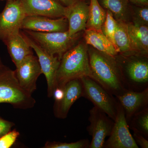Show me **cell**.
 I'll return each mask as SVG.
<instances>
[{
	"label": "cell",
	"instance_id": "f546056e",
	"mask_svg": "<svg viewBox=\"0 0 148 148\" xmlns=\"http://www.w3.org/2000/svg\"><path fill=\"white\" fill-rule=\"evenodd\" d=\"M64 94V87L62 88L57 86L56 88L53 93V96L55 100V102H58L61 101L63 99Z\"/></svg>",
	"mask_w": 148,
	"mask_h": 148
},
{
	"label": "cell",
	"instance_id": "30bf717a",
	"mask_svg": "<svg viewBox=\"0 0 148 148\" xmlns=\"http://www.w3.org/2000/svg\"><path fill=\"white\" fill-rule=\"evenodd\" d=\"M123 79L127 90L142 91L148 88V62L144 58L130 59L124 67Z\"/></svg>",
	"mask_w": 148,
	"mask_h": 148
},
{
	"label": "cell",
	"instance_id": "d6986e66",
	"mask_svg": "<svg viewBox=\"0 0 148 148\" xmlns=\"http://www.w3.org/2000/svg\"><path fill=\"white\" fill-rule=\"evenodd\" d=\"M85 31V40L87 44L96 50L114 57L118 54L114 46L102 32L88 29Z\"/></svg>",
	"mask_w": 148,
	"mask_h": 148
},
{
	"label": "cell",
	"instance_id": "6da1fadb",
	"mask_svg": "<svg viewBox=\"0 0 148 148\" xmlns=\"http://www.w3.org/2000/svg\"><path fill=\"white\" fill-rule=\"evenodd\" d=\"M88 53L91 78L115 97L127 90L115 57L93 48L88 49Z\"/></svg>",
	"mask_w": 148,
	"mask_h": 148
},
{
	"label": "cell",
	"instance_id": "9c48e42d",
	"mask_svg": "<svg viewBox=\"0 0 148 148\" xmlns=\"http://www.w3.org/2000/svg\"><path fill=\"white\" fill-rule=\"evenodd\" d=\"M21 32L36 54L42 74L45 76L47 82L48 97L51 98L57 87L56 76L61 59L57 56L49 54L34 40Z\"/></svg>",
	"mask_w": 148,
	"mask_h": 148
},
{
	"label": "cell",
	"instance_id": "603a6c76",
	"mask_svg": "<svg viewBox=\"0 0 148 148\" xmlns=\"http://www.w3.org/2000/svg\"><path fill=\"white\" fill-rule=\"evenodd\" d=\"M128 124L130 128L137 130L146 138H148V108L135 114Z\"/></svg>",
	"mask_w": 148,
	"mask_h": 148
},
{
	"label": "cell",
	"instance_id": "ac0fdd59",
	"mask_svg": "<svg viewBox=\"0 0 148 148\" xmlns=\"http://www.w3.org/2000/svg\"><path fill=\"white\" fill-rule=\"evenodd\" d=\"M127 28L132 53L147 55L148 52L147 26L130 23L127 24Z\"/></svg>",
	"mask_w": 148,
	"mask_h": 148
},
{
	"label": "cell",
	"instance_id": "836d02e7",
	"mask_svg": "<svg viewBox=\"0 0 148 148\" xmlns=\"http://www.w3.org/2000/svg\"><path fill=\"white\" fill-rule=\"evenodd\" d=\"M6 1V0H0V1Z\"/></svg>",
	"mask_w": 148,
	"mask_h": 148
},
{
	"label": "cell",
	"instance_id": "5bb4252c",
	"mask_svg": "<svg viewBox=\"0 0 148 148\" xmlns=\"http://www.w3.org/2000/svg\"><path fill=\"white\" fill-rule=\"evenodd\" d=\"M115 97L124 110L128 123L135 114L148 108V88L142 91L127 90Z\"/></svg>",
	"mask_w": 148,
	"mask_h": 148
},
{
	"label": "cell",
	"instance_id": "e0dca14e",
	"mask_svg": "<svg viewBox=\"0 0 148 148\" xmlns=\"http://www.w3.org/2000/svg\"><path fill=\"white\" fill-rule=\"evenodd\" d=\"M12 60L16 67L28 56L33 54V49L21 32L8 37L3 42Z\"/></svg>",
	"mask_w": 148,
	"mask_h": 148
},
{
	"label": "cell",
	"instance_id": "d6a6232c",
	"mask_svg": "<svg viewBox=\"0 0 148 148\" xmlns=\"http://www.w3.org/2000/svg\"><path fill=\"white\" fill-rule=\"evenodd\" d=\"M3 65L2 62L1 60V58H0V67H1Z\"/></svg>",
	"mask_w": 148,
	"mask_h": 148
},
{
	"label": "cell",
	"instance_id": "83f0119b",
	"mask_svg": "<svg viewBox=\"0 0 148 148\" xmlns=\"http://www.w3.org/2000/svg\"><path fill=\"white\" fill-rule=\"evenodd\" d=\"M133 130V134L132 135L135 143L138 146H140L142 148H148V140L146 139L145 137L135 130Z\"/></svg>",
	"mask_w": 148,
	"mask_h": 148
},
{
	"label": "cell",
	"instance_id": "2e32d148",
	"mask_svg": "<svg viewBox=\"0 0 148 148\" xmlns=\"http://www.w3.org/2000/svg\"><path fill=\"white\" fill-rule=\"evenodd\" d=\"M89 6L83 0H77L72 5L66 7L65 17L69 23V34H76L86 29Z\"/></svg>",
	"mask_w": 148,
	"mask_h": 148
},
{
	"label": "cell",
	"instance_id": "277c9868",
	"mask_svg": "<svg viewBox=\"0 0 148 148\" xmlns=\"http://www.w3.org/2000/svg\"><path fill=\"white\" fill-rule=\"evenodd\" d=\"M21 33L34 40L47 53L61 59L75 45L79 33L71 36L69 32L43 33L23 30Z\"/></svg>",
	"mask_w": 148,
	"mask_h": 148
},
{
	"label": "cell",
	"instance_id": "3957f363",
	"mask_svg": "<svg viewBox=\"0 0 148 148\" xmlns=\"http://www.w3.org/2000/svg\"><path fill=\"white\" fill-rule=\"evenodd\" d=\"M20 109L33 108L36 101L18 83L15 72L3 64L0 67V103Z\"/></svg>",
	"mask_w": 148,
	"mask_h": 148
},
{
	"label": "cell",
	"instance_id": "cb8c5ba5",
	"mask_svg": "<svg viewBox=\"0 0 148 148\" xmlns=\"http://www.w3.org/2000/svg\"><path fill=\"white\" fill-rule=\"evenodd\" d=\"M116 27V20L114 18L112 12L110 10H107L106 11V20L102 26L101 31L103 34L114 45L119 52L114 40V34Z\"/></svg>",
	"mask_w": 148,
	"mask_h": 148
},
{
	"label": "cell",
	"instance_id": "7c38bea8",
	"mask_svg": "<svg viewBox=\"0 0 148 148\" xmlns=\"http://www.w3.org/2000/svg\"><path fill=\"white\" fill-rule=\"evenodd\" d=\"M26 16H41L52 18L65 16L66 6L58 0H20Z\"/></svg>",
	"mask_w": 148,
	"mask_h": 148
},
{
	"label": "cell",
	"instance_id": "7402d4cb",
	"mask_svg": "<svg viewBox=\"0 0 148 148\" xmlns=\"http://www.w3.org/2000/svg\"><path fill=\"white\" fill-rule=\"evenodd\" d=\"M100 1L101 6L111 12L117 21H126L129 11L128 0H100Z\"/></svg>",
	"mask_w": 148,
	"mask_h": 148
},
{
	"label": "cell",
	"instance_id": "8992f818",
	"mask_svg": "<svg viewBox=\"0 0 148 148\" xmlns=\"http://www.w3.org/2000/svg\"><path fill=\"white\" fill-rule=\"evenodd\" d=\"M88 121L90 125L87 130L92 137L89 148H103L106 138L110 135L114 121L95 106L89 111Z\"/></svg>",
	"mask_w": 148,
	"mask_h": 148
},
{
	"label": "cell",
	"instance_id": "9a60e30c",
	"mask_svg": "<svg viewBox=\"0 0 148 148\" xmlns=\"http://www.w3.org/2000/svg\"><path fill=\"white\" fill-rule=\"evenodd\" d=\"M64 88L63 99L59 102H55L53 106V112L56 117L61 119L67 117L73 104L83 95V88L80 79L68 82L64 85Z\"/></svg>",
	"mask_w": 148,
	"mask_h": 148
},
{
	"label": "cell",
	"instance_id": "ffe728a7",
	"mask_svg": "<svg viewBox=\"0 0 148 148\" xmlns=\"http://www.w3.org/2000/svg\"><path fill=\"white\" fill-rule=\"evenodd\" d=\"M106 16V12L101 6L98 0H90L88 18L86 29L101 32Z\"/></svg>",
	"mask_w": 148,
	"mask_h": 148
},
{
	"label": "cell",
	"instance_id": "ba28073f",
	"mask_svg": "<svg viewBox=\"0 0 148 148\" xmlns=\"http://www.w3.org/2000/svg\"><path fill=\"white\" fill-rule=\"evenodd\" d=\"M109 137L105 141L103 148H139L130 132L124 110L119 102L113 127Z\"/></svg>",
	"mask_w": 148,
	"mask_h": 148
},
{
	"label": "cell",
	"instance_id": "4fadbf2b",
	"mask_svg": "<svg viewBox=\"0 0 148 148\" xmlns=\"http://www.w3.org/2000/svg\"><path fill=\"white\" fill-rule=\"evenodd\" d=\"M68 29L69 23L65 16L52 18L45 16H26L21 27V30L43 33L66 32Z\"/></svg>",
	"mask_w": 148,
	"mask_h": 148
},
{
	"label": "cell",
	"instance_id": "d4e9b609",
	"mask_svg": "<svg viewBox=\"0 0 148 148\" xmlns=\"http://www.w3.org/2000/svg\"><path fill=\"white\" fill-rule=\"evenodd\" d=\"M90 142L87 139L80 140L71 143L58 142H47L43 147L45 148H89Z\"/></svg>",
	"mask_w": 148,
	"mask_h": 148
},
{
	"label": "cell",
	"instance_id": "f1b7e54d",
	"mask_svg": "<svg viewBox=\"0 0 148 148\" xmlns=\"http://www.w3.org/2000/svg\"><path fill=\"white\" fill-rule=\"evenodd\" d=\"M14 125V123L3 119L0 116V138L10 131Z\"/></svg>",
	"mask_w": 148,
	"mask_h": 148
},
{
	"label": "cell",
	"instance_id": "4dcf8cb0",
	"mask_svg": "<svg viewBox=\"0 0 148 148\" xmlns=\"http://www.w3.org/2000/svg\"><path fill=\"white\" fill-rule=\"evenodd\" d=\"M128 1L141 6H147L148 0H128Z\"/></svg>",
	"mask_w": 148,
	"mask_h": 148
},
{
	"label": "cell",
	"instance_id": "1f68e13d",
	"mask_svg": "<svg viewBox=\"0 0 148 148\" xmlns=\"http://www.w3.org/2000/svg\"><path fill=\"white\" fill-rule=\"evenodd\" d=\"M66 7L72 5L77 0H58Z\"/></svg>",
	"mask_w": 148,
	"mask_h": 148
},
{
	"label": "cell",
	"instance_id": "4316f807",
	"mask_svg": "<svg viewBox=\"0 0 148 148\" xmlns=\"http://www.w3.org/2000/svg\"><path fill=\"white\" fill-rule=\"evenodd\" d=\"M133 23L144 26H148V8L147 6L138 8L135 11Z\"/></svg>",
	"mask_w": 148,
	"mask_h": 148
},
{
	"label": "cell",
	"instance_id": "e575fe53",
	"mask_svg": "<svg viewBox=\"0 0 148 148\" xmlns=\"http://www.w3.org/2000/svg\"><path fill=\"white\" fill-rule=\"evenodd\" d=\"M6 1H8V0H6ZM12 1H15V0H12Z\"/></svg>",
	"mask_w": 148,
	"mask_h": 148
},
{
	"label": "cell",
	"instance_id": "52a82bcc",
	"mask_svg": "<svg viewBox=\"0 0 148 148\" xmlns=\"http://www.w3.org/2000/svg\"><path fill=\"white\" fill-rule=\"evenodd\" d=\"M26 16L20 0H8L0 13V40L3 42L8 37L21 31Z\"/></svg>",
	"mask_w": 148,
	"mask_h": 148
},
{
	"label": "cell",
	"instance_id": "8fae6325",
	"mask_svg": "<svg viewBox=\"0 0 148 148\" xmlns=\"http://www.w3.org/2000/svg\"><path fill=\"white\" fill-rule=\"evenodd\" d=\"M15 75L21 87L32 94L36 89V82L42 74L38 60L34 54L27 56L16 66Z\"/></svg>",
	"mask_w": 148,
	"mask_h": 148
},
{
	"label": "cell",
	"instance_id": "484cf974",
	"mask_svg": "<svg viewBox=\"0 0 148 148\" xmlns=\"http://www.w3.org/2000/svg\"><path fill=\"white\" fill-rule=\"evenodd\" d=\"M19 135V132L16 130H11L0 138V148H9L12 147Z\"/></svg>",
	"mask_w": 148,
	"mask_h": 148
},
{
	"label": "cell",
	"instance_id": "7a4b0ae2",
	"mask_svg": "<svg viewBox=\"0 0 148 148\" xmlns=\"http://www.w3.org/2000/svg\"><path fill=\"white\" fill-rule=\"evenodd\" d=\"M86 76L91 77L88 49L81 43L66 51L61 57L56 76L57 87L63 88L71 80Z\"/></svg>",
	"mask_w": 148,
	"mask_h": 148
},
{
	"label": "cell",
	"instance_id": "5b68a950",
	"mask_svg": "<svg viewBox=\"0 0 148 148\" xmlns=\"http://www.w3.org/2000/svg\"><path fill=\"white\" fill-rule=\"evenodd\" d=\"M80 79L83 88V97L87 98L94 106L114 121L119 104L116 98L92 78L84 77Z\"/></svg>",
	"mask_w": 148,
	"mask_h": 148
},
{
	"label": "cell",
	"instance_id": "44dd1931",
	"mask_svg": "<svg viewBox=\"0 0 148 148\" xmlns=\"http://www.w3.org/2000/svg\"><path fill=\"white\" fill-rule=\"evenodd\" d=\"M114 40L119 53L126 56L133 53L128 34L127 24L125 21H117Z\"/></svg>",
	"mask_w": 148,
	"mask_h": 148
}]
</instances>
